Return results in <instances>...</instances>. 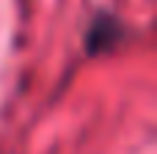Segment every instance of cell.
Here are the masks:
<instances>
[{"label": "cell", "instance_id": "6da1fadb", "mask_svg": "<svg viewBox=\"0 0 157 154\" xmlns=\"http://www.w3.org/2000/svg\"><path fill=\"white\" fill-rule=\"evenodd\" d=\"M124 39H127L124 22L116 14H110V11H97L94 19L88 22V28H86L83 44H86V52L88 55H102V52H110Z\"/></svg>", "mask_w": 157, "mask_h": 154}]
</instances>
